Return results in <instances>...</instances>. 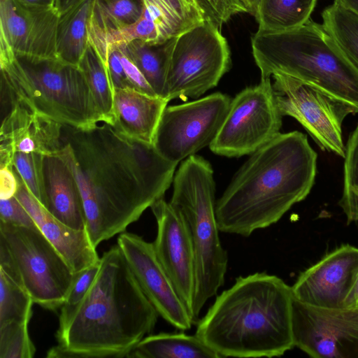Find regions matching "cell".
<instances>
[{"mask_svg":"<svg viewBox=\"0 0 358 358\" xmlns=\"http://www.w3.org/2000/svg\"><path fill=\"white\" fill-rule=\"evenodd\" d=\"M248 8V13L254 15L256 13L259 0H245Z\"/></svg>","mask_w":358,"mask_h":358,"instance_id":"obj_44","label":"cell"},{"mask_svg":"<svg viewBox=\"0 0 358 358\" xmlns=\"http://www.w3.org/2000/svg\"><path fill=\"white\" fill-rule=\"evenodd\" d=\"M282 117L271 78L241 91L231 99L210 150L227 157L251 155L280 133Z\"/></svg>","mask_w":358,"mask_h":358,"instance_id":"obj_10","label":"cell"},{"mask_svg":"<svg viewBox=\"0 0 358 358\" xmlns=\"http://www.w3.org/2000/svg\"><path fill=\"white\" fill-rule=\"evenodd\" d=\"M250 155L216 201L221 232L250 236L278 222L313 186L317 153L300 131L279 133Z\"/></svg>","mask_w":358,"mask_h":358,"instance_id":"obj_3","label":"cell"},{"mask_svg":"<svg viewBox=\"0 0 358 358\" xmlns=\"http://www.w3.org/2000/svg\"><path fill=\"white\" fill-rule=\"evenodd\" d=\"M231 65L227 38L208 20L172 38L166 74L169 101L201 96L217 86Z\"/></svg>","mask_w":358,"mask_h":358,"instance_id":"obj_9","label":"cell"},{"mask_svg":"<svg viewBox=\"0 0 358 358\" xmlns=\"http://www.w3.org/2000/svg\"><path fill=\"white\" fill-rule=\"evenodd\" d=\"M0 222L16 226L37 227L31 215L15 196L0 200Z\"/></svg>","mask_w":358,"mask_h":358,"instance_id":"obj_36","label":"cell"},{"mask_svg":"<svg viewBox=\"0 0 358 358\" xmlns=\"http://www.w3.org/2000/svg\"><path fill=\"white\" fill-rule=\"evenodd\" d=\"M272 84L281 115L296 119L322 150L343 158L345 147L342 122L351 110L311 85L292 76L275 73Z\"/></svg>","mask_w":358,"mask_h":358,"instance_id":"obj_12","label":"cell"},{"mask_svg":"<svg viewBox=\"0 0 358 358\" xmlns=\"http://www.w3.org/2000/svg\"><path fill=\"white\" fill-rule=\"evenodd\" d=\"M343 191L340 206L348 223H358V124L345 148Z\"/></svg>","mask_w":358,"mask_h":358,"instance_id":"obj_31","label":"cell"},{"mask_svg":"<svg viewBox=\"0 0 358 358\" xmlns=\"http://www.w3.org/2000/svg\"><path fill=\"white\" fill-rule=\"evenodd\" d=\"M1 94L62 124L85 129L103 122L78 66L58 59L0 53Z\"/></svg>","mask_w":358,"mask_h":358,"instance_id":"obj_6","label":"cell"},{"mask_svg":"<svg viewBox=\"0 0 358 358\" xmlns=\"http://www.w3.org/2000/svg\"><path fill=\"white\" fill-rule=\"evenodd\" d=\"M20 3L36 7L55 8V0H15Z\"/></svg>","mask_w":358,"mask_h":358,"instance_id":"obj_42","label":"cell"},{"mask_svg":"<svg viewBox=\"0 0 358 358\" xmlns=\"http://www.w3.org/2000/svg\"><path fill=\"white\" fill-rule=\"evenodd\" d=\"M202 10L206 20L220 28L234 15L248 13L245 0H192Z\"/></svg>","mask_w":358,"mask_h":358,"instance_id":"obj_35","label":"cell"},{"mask_svg":"<svg viewBox=\"0 0 358 358\" xmlns=\"http://www.w3.org/2000/svg\"><path fill=\"white\" fill-rule=\"evenodd\" d=\"M231 101L228 95L216 92L166 106L156 131L154 148L166 159L178 164L209 146L224 122Z\"/></svg>","mask_w":358,"mask_h":358,"instance_id":"obj_11","label":"cell"},{"mask_svg":"<svg viewBox=\"0 0 358 358\" xmlns=\"http://www.w3.org/2000/svg\"><path fill=\"white\" fill-rule=\"evenodd\" d=\"M81 0H55V8L59 15H62Z\"/></svg>","mask_w":358,"mask_h":358,"instance_id":"obj_41","label":"cell"},{"mask_svg":"<svg viewBox=\"0 0 358 358\" xmlns=\"http://www.w3.org/2000/svg\"><path fill=\"white\" fill-rule=\"evenodd\" d=\"M62 138L61 154L77 181L96 248L125 231L173 182L178 163L106 122L85 129L62 124Z\"/></svg>","mask_w":358,"mask_h":358,"instance_id":"obj_1","label":"cell"},{"mask_svg":"<svg viewBox=\"0 0 358 358\" xmlns=\"http://www.w3.org/2000/svg\"><path fill=\"white\" fill-rule=\"evenodd\" d=\"M358 273V248L342 245L303 271L292 286L294 298L314 306L342 308Z\"/></svg>","mask_w":358,"mask_h":358,"instance_id":"obj_17","label":"cell"},{"mask_svg":"<svg viewBox=\"0 0 358 358\" xmlns=\"http://www.w3.org/2000/svg\"><path fill=\"white\" fill-rule=\"evenodd\" d=\"M78 67L92 91L103 122L110 125L113 120V87L106 65L90 43Z\"/></svg>","mask_w":358,"mask_h":358,"instance_id":"obj_29","label":"cell"},{"mask_svg":"<svg viewBox=\"0 0 358 358\" xmlns=\"http://www.w3.org/2000/svg\"><path fill=\"white\" fill-rule=\"evenodd\" d=\"M100 262L76 273L66 299L60 308L59 327L64 325L80 304L99 270Z\"/></svg>","mask_w":358,"mask_h":358,"instance_id":"obj_34","label":"cell"},{"mask_svg":"<svg viewBox=\"0 0 358 358\" xmlns=\"http://www.w3.org/2000/svg\"><path fill=\"white\" fill-rule=\"evenodd\" d=\"M59 17L55 8L0 0V50L31 58L56 59Z\"/></svg>","mask_w":358,"mask_h":358,"instance_id":"obj_15","label":"cell"},{"mask_svg":"<svg viewBox=\"0 0 358 358\" xmlns=\"http://www.w3.org/2000/svg\"><path fill=\"white\" fill-rule=\"evenodd\" d=\"M94 0H81L59 15L56 32L57 58L78 66L89 43L88 24Z\"/></svg>","mask_w":358,"mask_h":358,"instance_id":"obj_24","label":"cell"},{"mask_svg":"<svg viewBox=\"0 0 358 358\" xmlns=\"http://www.w3.org/2000/svg\"><path fill=\"white\" fill-rule=\"evenodd\" d=\"M158 313L133 275L117 245L100 259L86 296L58 327L49 358L127 357L153 331Z\"/></svg>","mask_w":358,"mask_h":358,"instance_id":"obj_2","label":"cell"},{"mask_svg":"<svg viewBox=\"0 0 358 358\" xmlns=\"http://www.w3.org/2000/svg\"><path fill=\"white\" fill-rule=\"evenodd\" d=\"M106 66L113 90L116 88H131L120 59V50L118 45H109L108 47Z\"/></svg>","mask_w":358,"mask_h":358,"instance_id":"obj_38","label":"cell"},{"mask_svg":"<svg viewBox=\"0 0 358 358\" xmlns=\"http://www.w3.org/2000/svg\"><path fill=\"white\" fill-rule=\"evenodd\" d=\"M16 174L19 182L16 198L27 209L38 229L58 250L73 273H78L99 264L101 257H99L96 248L92 244L86 229H73L54 217L31 194L17 172Z\"/></svg>","mask_w":358,"mask_h":358,"instance_id":"obj_19","label":"cell"},{"mask_svg":"<svg viewBox=\"0 0 358 358\" xmlns=\"http://www.w3.org/2000/svg\"><path fill=\"white\" fill-rule=\"evenodd\" d=\"M143 8L142 0H94L89 39L135 23L141 17Z\"/></svg>","mask_w":358,"mask_h":358,"instance_id":"obj_27","label":"cell"},{"mask_svg":"<svg viewBox=\"0 0 358 358\" xmlns=\"http://www.w3.org/2000/svg\"><path fill=\"white\" fill-rule=\"evenodd\" d=\"M43 173L47 210L66 225L85 229L86 220L80 192L70 166L61 152L44 155Z\"/></svg>","mask_w":358,"mask_h":358,"instance_id":"obj_21","label":"cell"},{"mask_svg":"<svg viewBox=\"0 0 358 358\" xmlns=\"http://www.w3.org/2000/svg\"><path fill=\"white\" fill-rule=\"evenodd\" d=\"M33 303L27 291L0 268V327L30 320Z\"/></svg>","mask_w":358,"mask_h":358,"instance_id":"obj_30","label":"cell"},{"mask_svg":"<svg viewBox=\"0 0 358 358\" xmlns=\"http://www.w3.org/2000/svg\"><path fill=\"white\" fill-rule=\"evenodd\" d=\"M0 268L19 282L34 303L56 310L76 273L38 227L0 222Z\"/></svg>","mask_w":358,"mask_h":358,"instance_id":"obj_8","label":"cell"},{"mask_svg":"<svg viewBox=\"0 0 358 358\" xmlns=\"http://www.w3.org/2000/svg\"><path fill=\"white\" fill-rule=\"evenodd\" d=\"M173 186L169 203L185 222L194 250L196 286L191 317L195 323L205 303L224 285L228 264L219 235L211 164L201 156H189L176 172Z\"/></svg>","mask_w":358,"mask_h":358,"instance_id":"obj_7","label":"cell"},{"mask_svg":"<svg viewBox=\"0 0 358 358\" xmlns=\"http://www.w3.org/2000/svg\"><path fill=\"white\" fill-rule=\"evenodd\" d=\"M317 0H259L255 15L259 32H280L298 28L310 19Z\"/></svg>","mask_w":358,"mask_h":358,"instance_id":"obj_25","label":"cell"},{"mask_svg":"<svg viewBox=\"0 0 358 358\" xmlns=\"http://www.w3.org/2000/svg\"><path fill=\"white\" fill-rule=\"evenodd\" d=\"M251 46L261 78L275 73L292 76L358 113V69L322 24L310 19L288 31H257Z\"/></svg>","mask_w":358,"mask_h":358,"instance_id":"obj_5","label":"cell"},{"mask_svg":"<svg viewBox=\"0 0 358 358\" xmlns=\"http://www.w3.org/2000/svg\"><path fill=\"white\" fill-rule=\"evenodd\" d=\"M30 320L0 327V358H32L36 348L28 330Z\"/></svg>","mask_w":358,"mask_h":358,"instance_id":"obj_33","label":"cell"},{"mask_svg":"<svg viewBox=\"0 0 358 358\" xmlns=\"http://www.w3.org/2000/svg\"><path fill=\"white\" fill-rule=\"evenodd\" d=\"M10 106L0 129V166H13L16 152L43 155L59 154L63 148L62 124L37 113L17 101Z\"/></svg>","mask_w":358,"mask_h":358,"instance_id":"obj_18","label":"cell"},{"mask_svg":"<svg viewBox=\"0 0 358 358\" xmlns=\"http://www.w3.org/2000/svg\"><path fill=\"white\" fill-rule=\"evenodd\" d=\"M43 157L39 153L16 152L13 157V166L31 194L47 208Z\"/></svg>","mask_w":358,"mask_h":358,"instance_id":"obj_32","label":"cell"},{"mask_svg":"<svg viewBox=\"0 0 358 358\" xmlns=\"http://www.w3.org/2000/svg\"><path fill=\"white\" fill-rule=\"evenodd\" d=\"M150 208L157 226L152 243L155 253L191 316L196 265L188 229L180 214L164 198L154 203Z\"/></svg>","mask_w":358,"mask_h":358,"instance_id":"obj_16","label":"cell"},{"mask_svg":"<svg viewBox=\"0 0 358 358\" xmlns=\"http://www.w3.org/2000/svg\"><path fill=\"white\" fill-rule=\"evenodd\" d=\"M322 18L326 31L358 69V15L334 2L323 10Z\"/></svg>","mask_w":358,"mask_h":358,"instance_id":"obj_28","label":"cell"},{"mask_svg":"<svg viewBox=\"0 0 358 358\" xmlns=\"http://www.w3.org/2000/svg\"><path fill=\"white\" fill-rule=\"evenodd\" d=\"M292 287L266 272L236 278L197 322L196 335L221 357H280L294 347Z\"/></svg>","mask_w":358,"mask_h":358,"instance_id":"obj_4","label":"cell"},{"mask_svg":"<svg viewBox=\"0 0 358 358\" xmlns=\"http://www.w3.org/2000/svg\"><path fill=\"white\" fill-rule=\"evenodd\" d=\"M129 358H220L196 334L159 333L144 337L130 352Z\"/></svg>","mask_w":358,"mask_h":358,"instance_id":"obj_23","label":"cell"},{"mask_svg":"<svg viewBox=\"0 0 358 358\" xmlns=\"http://www.w3.org/2000/svg\"><path fill=\"white\" fill-rule=\"evenodd\" d=\"M118 46L120 50V59L131 88L150 96H158L137 66L125 53L122 45Z\"/></svg>","mask_w":358,"mask_h":358,"instance_id":"obj_37","label":"cell"},{"mask_svg":"<svg viewBox=\"0 0 358 358\" xmlns=\"http://www.w3.org/2000/svg\"><path fill=\"white\" fill-rule=\"evenodd\" d=\"M168 103L167 99L132 88L114 89L110 125L127 137L152 145Z\"/></svg>","mask_w":358,"mask_h":358,"instance_id":"obj_20","label":"cell"},{"mask_svg":"<svg viewBox=\"0 0 358 358\" xmlns=\"http://www.w3.org/2000/svg\"><path fill=\"white\" fill-rule=\"evenodd\" d=\"M294 346L316 358H358V306L323 308L294 298Z\"/></svg>","mask_w":358,"mask_h":358,"instance_id":"obj_13","label":"cell"},{"mask_svg":"<svg viewBox=\"0 0 358 358\" xmlns=\"http://www.w3.org/2000/svg\"><path fill=\"white\" fill-rule=\"evenodd\" d=\"M334 2L358 15V0H334Z\"/></svg>","mask_w":358,"mask_h":358,"instance_id":"obj_43","label":"cell"},{"mask_svg":"<svg viewBox=\"0 0 358 358\" xmlns=\"http://www.w3.org/2000/svg\"><path fill=\"white\" fill-rule=\"evenodd\" d=\"M171 40L162 43L135 40L122 45L125 53L139 69L155 94L168 101L166 74Z\"/></svg>","mask_w":358,"mask_h":358,"instance_id":"obj_26","label":"cell"},{"mask_svg":"<svg viewBox=\"0 0 358 358\" xmlns=\"http://www.w3.org/2000/svg\"><path fill=\"white\" fill-rule=\"evenodd\" d=\"M117 245L158 315L178 330L189 329L193 320L159 262L153 243L124 231L119 234Z\"/></svg>","mask_w":358,"mask_h":358,"instance_id":"obj_14","label":"cell"},{"mask_svg":"<svg viewBox=\"0 0 358 358\" xmlns=\"http://www.w3.org/2000/svg\"><path fill=\"white\" fill-rule=\"evenodd\" d=\"M358 306V273L354 285L347 296L343 307L352 308Z\"/></svg>","mask_w":358,"mask_h":358,"instance_id":"obj_40","label":"cell"},{"mask_svg":"<svg viewBox=\"0 0 358 358\" xmlns=\"http://www.w3.org/2000/svg\"><path fill=\"white\" fill-rule=\"evenodd\" d=\"M18 187V179L13 166H0V199H7L15 196Z\"/></svg>","mask_w":358,"mask_h":358,"instance_id":"obj_39","label":"cell"},{"mask_svg":"<svg viewBox=\"0 0 358 358\" xmlns=\"http://www.w3.org/2000/svg\"><path fill=\"white\" fill-rule=\"evenodd\" d=\"M143 17L158 43L174 38L206 20L192 0H142Z\"/></svg>","mask_w":358,"mask_h":358,"instance_id":"obj_22","label":"cell"}]
</instances>
